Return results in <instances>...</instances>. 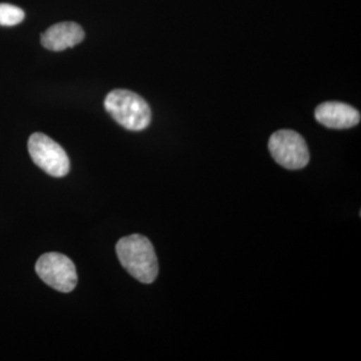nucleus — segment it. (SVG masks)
<instances>
[{"label":"nucleus","mask_w":361,"mask_h":361,"mask_svg":"<svg viewBox=\"0 0 361 361\" xmlns=\"http://www.w3.org/2000/svg\"><path fill=\"white\" fill-rule=\"evenodd\" d=\"M315 118L330 129H349L360 123V114L349 104L326 102L316 108Z\"/></svg>","instance_id":"obj_6"},{"label":"nucleus","mask_w":361,"mask_h":361,"mask_svg":"<svg viewBox=\"0 0 361 361\" xmlns=\"http://www.w3.org/2000/svg\"><path fill=\"white\" fill-rule=\"evenodd\" d=\"M121 264L135 279L149 284L158 276L159 265L155 249L147 237L135 234L123 237L116 247Z\"/></svg>","instance_id":"obj_1"},{"label":"nucleus","mask_w":361,"mask_h":361,"mask_svg":"<svg viewBox=\"0 0 361 361\" xmlns=\"http://www.w3.org/2000/svg\"><path fill=\"white\" fill-rule=\"evenodd\" d=\"M85 32L82 26L75 23H56L42 33V44L52 51H61L71 49L82 42Z\"/></svg>","instance_id":"obj_7"},{"label":"nucleus","mask_w":361,"mask_h":361,"mask_svg":"<svg viewBox=\"0 0 361 361\" xmlns=\"http://www.w3.org/2000/svg\"><path fill=\"white\" fill-rule=\"evenodd\" d=\"M35 271L42 281L56 290L68 293L77 286L75 266L63 254L56 252L44 254L37 260Z\"/></svg>","instance_id":"obj_5"},{"label":"nucleus","mask_w":361,"mask_h":361,"mask_svg":"<svg viewBox=\"0 0 361 361\" xmlns=\"http://www.w3.org/2000/svg\"><path fill=\"white\" fill-rule=\"evenodd\" d=\"M104 108L116 123L127 130H145L151 123L149 104L130 90H111L104 99Z\"/></svg>","instance_id":"obj_2"},{"label":"nucleus","mask_w":361,"mask_h":361,"mask_svg":"<svg viewBox=\"0 0 361 361\" xmlns=\"http://www.w3.org/2000/svg\"><path fill=\"white\" fill-rule=\"evenodd\" d=\"M268 148L273 159L288 170H299L307 165L310 156L307 144L298 133L280 130L271 135Z\"/></svg>","instance_id":"obj_3"},{"label":"nucleus","mask_w":361,"mask_h":361,"mask_svg":"<svg viewBox=\"0 0 361 361\" xmlns=\"http://www.w3.org/2000/svg\"><path fill=\"white\" fill-rule=\"evenodd\" d=\"M25 11L20 7L0 4V25L13 26L25 20Z\"/></svg>","instance_id":"obj_8"},{"label":"nucleus","mask_w":361,"mask_h":361,"mask_svg":"<svg viewBox=\"0 0 361 361\" xmlns=\"http://www.w3.org/2000/svg\"><path fill=\"white\" fill-rule=\"evenodd\" d=\"M28 152L35 165L52 177H63L70 171V160L58 142L42 133H35L28 140Z\"/></svg>","instance_id":"obj_4"}]
</instances>
